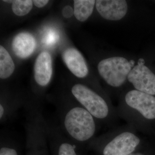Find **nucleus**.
<instances>
[{
  "instance_id": "nucleus-20",
  "label": "nucleus",
  "mask_w": 155,
  "mask_h": 155,
  "mask_svg": "<svg viewBox=\"0 0 155 155\" xmlns=\"http://www.w3.org/2000/svg\"><path fill=\"white\" fill-rule=\"evenodd\" d=\"M129 155H144L143 154H141V153H132V154H130Z\"/></svg>"
},
{
  "instance_id": "nucleus-8",
  "label": "nucleus",
  "mask_w": 155,
  "mask_h": 155,
  "mask_svg": "<svg viewBox=\"0 0 155 155\" xmlns=\"http://www.w3.org/2000/svg\"><path fill=\"white\" fill-rule=\"evenodd\" d=\"M63 60L72 74L79 78L86 77L89 68L82 54L74 48H68L62 54Z\"/></svg>"
},
{
  "instance_id": "nucleus-15",
  "label": "nucleus",
  "mask_w": 155,
  "mask_h": 155,
  "mask_svg": "<svg viewBox=\"0 0 155 155\" xmlns=\"http://www.w3.org/2000/svg\"><path fill=\"white\" fill-rule=\"evenodd\" d=\"M0 155H19V154L17 150L13 146L1 144Z\"/></svg>"
},
{
  "instance_id": "nucleus-11",
  "label": "nucleus",
  "mask_w": 155,
  "mask_h": 155,
  "mask_svg": "<svg viewBox=\"0 0 155 155\" xmlns=\"http://www.w3.org/2000/svg\"><path fill=\"white\" fill-rule=\"evenodd\" d=\"M96 1L94 0H75L74 14L78 21H86L93 13Z\"/></svg>"
},
{
  "instance_id": "nucleus-14",
  "label": "nucleus",
  "mask_w": 155,
  "mask_h": 155,
  "mask_svg": "<svg viewBox=\"0 0 155 155\" xmlns=\"http://www.w3.org/2000/svg\"><path fill=\"white\" fill-rule=\"evenodd\" d=\"M55 150V155H78L71 140H58Z\"/></svg>"
},
{
  "instance_id": "nucleus-6",
  "label": "nucleus",
  "mask_w": 155,
  "mask_h": 155,
  "mask_svg": "<svg viewBox=\"0 0 155 155\" xmlns=\"http://www.w3.org/2000/svg\"><path fill=\"white\" fill-rule=\"evenodd\" d=\"M125 101L127 106L138 111L148 120L155 119V97L137 90L127 92Z\"/></svg>"
},
{
  "instance_id": "nucleus-12",
  "label": "nucleus",
  "mask_w": 155,
  "mask_h": 155,
  "mask_svg": "<svg viewBox=\"0 0 155 155\" xmlns=\"http://www.w3.org/2000/svg\"><path fill=\"white\" fill-rule=\"evenodd\" d=\"M15 70V65L11 56L2 46H0V78L7 79L10 77Z\"/></svg>"
},
{
  "instance_id": "nucleus-2",
  "label": "nucleus",
  "mask_w": 155,
  "mask_h": 155,
  "mask_svg": "<svg viewBox=\"0 0 155 155\" xmlns=\"http://www.w3.org/2000/svg\"><path fill=\"white\" fill-rule=\"evenodd\" d=\"M134 64L133 61H128L124 57H111L99 62L98 71L109 85L118 87L125 82Z\"/></svg>"
},
{
  "instance_id": "nucleus-21",
  "label": "nucleus",
  "mask_w": 155,
  "mask_h": 155,
  "mask_svg": "<svg viewBox=\"0 0 155 155\" xmlns=\"http://www.w3.org/2000/svg\"><path fill=\"white\" fill-rule=\"evenodd\" d=\"M4 2H8V3H13V1H3Z\"/></svg>"
},
{
  "instance_id": "nucleus-7",
  "label": "nucleus",
  "mask_w": 155,
  "mask_h": 155,
  "mask_svg": "<svg viewBox=\"0 0 155 155\" xmlns=\"http://www.w3.org/2000/svg\"><path fill=\"white\" fill-rule=\"evenodd\" d=\"M96 9L104 18L110 21L121 20L127 15V2L124 0H98Z\"/></svg>"
},
{
  "instance_id": "nucleus-17",
  "label": "nucleus",
  "mask_w": 155,
  "mask_h": 155,
  "mask_svg": "<svg viewBox=\"0 0 155 155\" xmlns=\"http://www.w3.org/2000/svg\"><path fill=\"white\" fill-rule=\"evenodd\" d=\"M74 12H72V8L68 6H66V8H64V9H63V15L64 17H70L72 16V13Z\"/></svg>"
},
{
  "instance_id": "nucleus-18",
  "label": "nucleus",
  "mask_w": 155,
  "mask_h": 155,
  "mask_svg": "<svg viewBox=\"0 0 155 155\" xmlns=\"http://www.w3.org/2000/svg\"><path fill=\"white\" fill-rule=\"evenodd\" d=\"M4 113H5L4 107L2 104H1L0 105V118L1 119L2 118V117L4 116Z\"/></svg>"
},
{
  "instance_id": "nucleus-5",
  "label": "nucleus",
  "mask_w": 155,
  "mask_h": 155,
  "mask_svg": "<svg viewBox=\"0 0 155 155\" xmlns=\"http://www.w3.org/2000/svg\"><path fill=\"white\" fill-rule=\"evenodd\" d=\"M140 140L133 133L125 132L117 135L104 147L103 155H129L133 153Z\"/></svg>"
},
{
  "instance_id": "nucleus-19",
  "label": "nucleus",
  "mask_w": 155,
  "mask_h": 155,
  "mask_svg": "<svg viewBox=\"0 0 155 155\" xmlns=\"http://www.w3.org/2000/svg\"><path fill=\"white\" fill-rule=\"evenodd\" d=\"M32 152H33V153H34V154H32V153H31V154H30V155H41V152H40V153H39V154H38H38H36V153H37V152H36V150H32Z\"/></svg>"
},
{
  "instance_id": "nucleus-9",
  "label": "nucleus",
  "mask_w": 155,
  "mask_h": 155,
  "mask_svg": "<svg viewBox=\"0 0 155 155\" xmlns=\"http://www.w3.org/2000/svg\"><path fill=\"white\" fill-rule=\"evenodd\" d=\"M52 75V60L47 51L41 52L34 64V78L39 85L45 86L50 83Z\"/></svg>"
},
{
  "instance_id": "nucleus-13",
  "label": "nucleus",
  "mask_w": 155,
  "mask_h": 155,
  "mask_svg": "<svg viewBox=\"0 0 155 155\" xmlns=\"http://www.w3.org/2000/svg\"><path fill=\"white\" fill-rule=\"evenodd\" d=\"M33 4V1L31 0H15L13 1L12 9L17 16H24L32 10Z\"/></svg>"
},
{
  "instance_id": "nucleus-1",
  "label": "nucleus",
  "mask_w": 155,
  "mask_h": 155,
  "mask_svg": "<svg viewBox=\"0 0 155 155\" xmlns=\"http://www.w3.org/2000/svg\"><path fill=\"white\" fill-rule=\"evenodd\" d=\"M64 127L71 141L78 144L89 142L96 130L94 117L81 107H74L67 112Z\"/></svg>"
},
{
  "instance_id": "nucleus-4",
  "label": "nucleus",
  "mask_w": 155,
  "mask_h": 155,
  "mask_svg": "<svg viewBox=\"0 0 155 155\" xmlns=\"http://www.w3.org/2000/svg\"><path fill=\"white\" fill-rule=\"evenodd\" d=\"M127 80L136 90L155 95V74L140 61L129 73Z\"/></svg>"
},
{
  "instance_id": "nucleus-3",
  "label": "nucleus",
  "mask_w": 155,
  "mask_h": 155,
  "mask_svg": "<svg viewBox=\"0 0 155 155\" xmlns=\"http://www.w3.org/2000/svg\"><path fill=\"white\" fill-rule=\"evenodd\" d=\"M75 99L93 116L104 119L109 114V107L105 100L99 94L82 84H75L71 89Z\"/></svg>"
},
{
  "instance_id": "nucleus-10",
  "label": "nucleus",
  "mask_w": 155,
  "mask_h": 155,
  "mask_svg": "<svg viewBox=\"0 0 155 155\" xmlns=\"http://www.w3.org/2000/svg\"><path fill=\"white\" fill-rule=\"evenodd\" d=\"M12 47L15 54L20 59H26L33 54L36 47L35 37L29 32H21L13 39Z\"/></svg>"
},
{
  "instance_id": "nucleus-16",
  "label": "nucleus",
  "mask_w": 155,
  "mask_h": 155,
  "mask_svg": "<svg viewBox=\"0 0 155 155\" xmlns=\"http://www.w3.org/2000/svg\"><path fill=\"white\" fill-rule=\"evenodd\" d=\"M33 4L35 5V6L41 8H43L45 5H47L48 2L49 1L48 0H35L33 1Z\"/></svg>"
}]
</instances>
